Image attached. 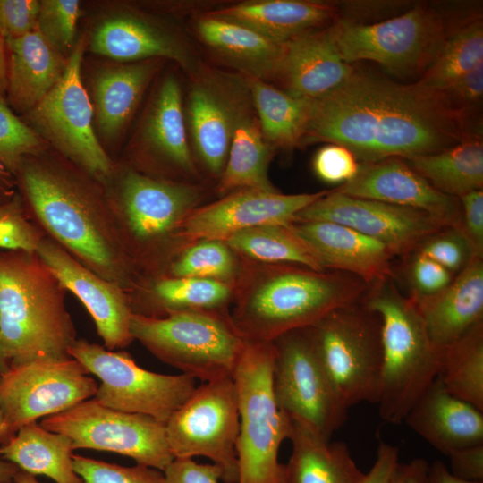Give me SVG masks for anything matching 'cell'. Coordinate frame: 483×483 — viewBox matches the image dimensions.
Returning <instances> with one entry per match:
<instances>
[{
    "instance_id": "cell-1",
    "label": "cell",
    "mask_w": 483,
    "mask_h": 483,
    "mask_svg": "<svg viewBox=\"0 0 483 483\" xmlns=\"http://www.w3.org/2000/svg\"><path fill=\"white\" fill-rule=\"evenodd\" d=\"M470 136L463 111L436 94L355 70L334 91L309 101L302 144L340 145L368 163L436 152Z\"/></svg>"
},
{
    "instance_id": "cell-2",
    "label": "cell",
    "mask_w": 483,
    "mask_h": 483,
    "mask_svg": "<svg viewBox=\"0 0 483 483\" xmlns=\"http://www.w3.org/2000/svg\"><path fill=\"white\" fill-rule=\"evenodd\" d=\"M235 294L231 322L246 342L270 343L357 303L366 283L347 273L290 264L252 268Z\"/></svg>"
},
{
    "instance_id": "cell-3",
    "label": "cell",
    "mask_w": 483,
    "mask_h": 483,
    "mask_svg": "<svg viewBox=\"0 0 483 483\" xmlns=\"http://www.w3.org/2000/svg\"><path fill=\"white\" fill-rule=\"evenodd\" d=\"M36 252L0 250V341L8 367L71 357L64 291Z\"/></svg>"
},
{
    "instance_id": "cell-4",
    "label": "cell",
    "mask_w": 483,
    "mask_h": 483,
    "mask_svg": "<svg viewBox=\"0 0 483 483\" xmlns=\"http://www.w3.org/2000/svg\"><path fill=\"white\" fill-rule=\"evenodd\" d=\"M15 174L36 216L89 269L119 285L125 264L118 235L99 199L61 169L24 157Z\"/></svg>"
},
{
    "instance_id": "cell-5",
    "label": "cell",
    "mask_w": 483,
    "mask_h": 483,
    "mask_svg": "<svg viewBox=\"0 0 483 483\" xmlns=\"http://www.w3.org/2000/svg\"><path fill=\"white\" fill-rule=\"evenodd\" d=\"M379 284L364 302L381 323L382 374L377 404L385 422L398 424L439 375L441 352L432 343L414 301L386 280Z\"/></svg>"
},
{
    "instance_id": "cell-6",
    "label": "cell",
    "mask_w": 483,
    "mask_h": 483,
    "mask_svg": "<svg viewBox=\"0 0 483 483\" xmlns=\"http://www.w3.org/2000/svg\"><path fill=\"white\" fill-rule=\"evenodd\" d=\"M273 364L271 342H246L233 373L239 410L238 483H284L285 464L278 454L292 421L275 402Z\"/></svg>"
},
{
    "instance_id": "cell-7",
    "label": "cell",
    "mask_w": 483,
    "mask_h": 483,
    "mask_svg": "<svg viewBox=\"0 0 483 483\" xmlns=\"http://www.w3.org/2000/svg\"><path fill=\"white\" fill-rule=\"evenodd\" d=\"M130 331L161 361L203 382L233 377L246 343L230 315L204 311L162 318L132 313Z\"/></svg>"
},
{
    "instance_id": "cell-8",
    "label": "cell",
    "mask_w": 483,
    "mask_h": 483,
    "mask_svg": "<svg viewBox=\"0 0 483 483\" xmlns=\"http://www.w3.org/2000/svg\"><path fill=\"white\" fill-rule=\"evenodd\" d=\"M318 355L347 408L377 403L382 374L381 323L358 302L336 309L309 327Z\"/></svg>"
},
{
    "instance_id": "cell-9",
    "label": "cell",
    "mask_w": 483,
    "mask_h": 483,
    "mask_svg": "<svg viewBox=\"0 0 483 483\" xmlns=\"http://www.w3.org/2000/svg\"><path fill=\"white\" fill-rule=\"evenodd\" d=\"M271 343L272 386L278 407L294 423L330 440L345 422L348 409L318 355L309 327L285 333Z\"/></svg>"
},
{
    "instance_id": "cell-10",
    "label": "cell",
    "mask_w": 483,
    "mask_h": 483,
    "mask_svg": "<svg viewBox=\"0 0 483 483\" xmlns=\"http://www.w3.org/2000/svg\"><path fill=\"white\" fill-rule=\"evenodd\" d=\"M69 355L100 384L94 399L123 412L150 416L165 425L196 388L185 374L165 375L145 369L125 352L112 351L86 340H76Z\"/></svg>"
},
{
    "instance_id": "cell-11",
    "label": "cell",
    "mask_w": 483,
    "mask_h": 483,
    "mask_svg": "<svg viewBox=\"0 0 483 483\" xmlns=\"http://www.w3.org/2000/svg\"><path fill=\"white\" fill-rule=\"evenodd\" d=\"M330 29L346 63L369 60L399 74L429 66L449 35L444 18L425 6L372 24L340 20Z\"/></svg>"
},
{
    "instance_id": "cell-12",
    "label": "cell",
    "mask_w": 483,
    "mask_h": 483,
    "mask_svg": "<svg viewBox=\"0 0 483 483\" xmlns=\"http://www.w3.org/2000/svg\"><path fill=\"white\" fill-rule=\"evenodd\" d=\"M165 426L174 459L207 457L220 469L224 483H238L239 410L233 377L196 386Z\"/></svg>"
},
{
    "instance_id": "cell-13",
    "label": "cell",
    "mask_w": 483,
    "mask_h": 483,
    "mask_svg": "<svg viewBox=\"0 0 483 483\" xmlns=\"http://www.w3.org/2000/svg\"><path fill=\"white\" fill-rule=\"evenodd\" d=\"M39 423L69 437L73 450L115 453L162 471L174 459L165 424L150 416L106 407L94 398L46 417Z\"/></svg>"
},
{
    "instance_id": "cell-14",
    "label": "cell",
    "mask_w": 483,
    "mask_h": 483,
    "mask_svg": "<svg viewBox=\"0 0 483 483\" xmlns=\"http://www.w3.org/2000/svg\"><path fill=\"white\" fill-rule=\"evenodd\" d=\"M98 385L72 357L40 359L0 376V413L10 438L21 427L93 398Z\"/></svg>"
},
{
    "instance_id": "cell-15",
    "label": "cell",
    "mask_w": 483,
    "mask_h": 483,
    "mask_svg": "<svg viewBox=\"0 0 483 483\" xmlns=\"http://www.w3.org/2000/svg\"><path fill=\"white\" fill-rule=\"evenodd\" d=\"M86 40L73 47L52 89L26 115L33 131L89 174L105 178L111 162L92 127V106L80 79Z\"/></svg>"
},
{
    "instance_id": "cell-16",
    "label": "cell",
    "mask_w": 483,
    "mask_h": 483,
    "mask_svg": "<svg viewBox=\"0 0 483 483\" xmlns=\"http://www.w3.org/2000/svg\"><path fill=\"white\" fill-rule=\"evenodd\" d=\"M326 221L351 227L386 245L395 255L410 252L445 226L409 208L349 196L335 190L304 208L292 223Z\"/></svg>"
},
{
    "instance_id": "cell-17",
    "label": "cell",
    "mask_w": 483,
    "mask_h": 483,
    "mask_svg": "<svg viewBox=\"0 0 483 483\" xmlns=\"http://www.w3.org/2000/svg\"><path fill=\"white\" fill-rule=\"evenodd\" d=\"M283 194L277 191L243 189L211 204L197 207L183 220L180 234L187 241H225L233 233L263 225H288L297 213L325 195Z\"/></svg>"
},
{
    "instance_id": "cell-18",
    "label": "cell",
    "mask_w": 483,
    "mask_h": 483,
    "mask_svg": "<svg viewBox=\"0 0 483 483\" xmlns=\"http://www.w3.org/2000/svg\"><path fill=\"white\" fill-rule=\"evenodd\" d=\"M335 191L425 212L443 225L462 232L461 203L445 194L399 157L360 163L356 175ZM463 233V232H462Z\"/></svg>"
},
{
    "instance_id": "cell-19",
    "label": "cell",
    "mask_w": 483,
    "mask_h": 483,
    "mask_svg": "<svg viewBox=\"0 0 483 483\" xmlns=\"http://www.w3.org/2000/svg\"><path fill=\"white\" fill-rule=\"evenodd\" d=\"M36 253L61 285L86 307L106 348L114 351L131 343L132 310L119 285L97 275L52 241L41 240Z\"/></svg>"
},
{
    "instance_id": "cell-20",
    "label": "cell",
    "mask_w": 483,
    "mask_h": 483,
    "mask_svg": "<svg viewBox=\"0 0 483 483\" xmlns=\"http://www.w3.org/2000/svg\"><path fill=\"white\" fill-rule=\"evenodd\" d=\"M221 77L230 112L231 142L217 191H276L267 173L274 149L263 137L247 84L242 76Z\"/></svg>"
},
{
    "instance_id": "cell-21",
    "label": "cell",
    "mask_w": 483,
    "mask_h": 483,
    "mask_svg": "<svg viewBox=\"0 0 483 483\" xmlns=\"http://www.w3.org/2000/svg\"><path fill=\"white\" fill-rule=\"evenodd\" d=\"M122 199L129 227L140 241L162 239L180 233L187 216L201 199L198 186L152 179L129 172L122 185Z\"/></svg>"
},
{
    "instance_id": "cell-22",
    "label": "cell",
    "mask_w": 483,
    "mask_h": 483,
    "mask_svg": "<svg viewBox=\"0 0 483 483\" xmlns=\"http://www.w3.org/2000/svg\"><path fill=\"white\" fill-rule=\"evenodd\" d=\"M323 269L354 275L366 284L387 280L392 274L390 248L351 227L333 222L292 223Z\"/></svg>"
},
{
    "instance_id": "cell-23",
    "label": "cell",
    "mask_w": 483,
    "mask_h": 483,
    "mask_svg": "<svg viewBox=\"0 0 483 483\" xmlns=\"http://www.w3.org/2000/svg\"><path fill=\"white\" fill-rule=\"evenodd\" d=\"M354 72L342 58L329 27L284 44L276 78L287 94L311 101L334 91Z\"/></svg>"
},
{
    "instance_id": "cell-24",
    "label": "cell",
    "mask_w": 483,
    "mask_h": 483,
    "mask_svg": "<svg viewBox=\"0 0 483 483\" xmlns=\"http://www.w3.org/2000/svg\"><path fill=\"white\" fill-rule=\"evenodd\" d=\"M403 421L445 455L483 444V411L450 394L438 376Z\"/></svg>"
},
{
    "instance_id": "cell-25",
    "label": "cell",
    "mask_w": 483,
    "mask_h": 483,
    "mask_svg": "<svg viewBox=\"0 0 483 483\" xmlns=\"http://www.w3.org/2000/svg\"><path fill=\"white\" fill-rule=\"evenodd\" d=\"M413 301L432 343L442 352L483 322L482 257L474 256L440 292Z\"/></svg>"
},
{
    "instance_id": "cell-26",
    "label": "cell",
    "mask_w": 483,
    "mask_h": 483,
    "mask_svg": "<svg viewBox=\"0 0 483 483\" xmlns=\"http://www.w3.org/2000/svg\"><path fill=\"white\" fill-rule=\"evenodd\" d=\"M91 50L120 61L164 57L191 69L192 56L173 34L139 14L124 13L104 20L94 30Z\"/></svg>"
},
{
    "instance_id": "cell-27",
    "label": "cell",
    "mask_w": 483,
    "mask_h": 483,
    "mask_svg": "<svg viewBox=\"0 0 483 483\" xmlns=\"http://www.w3.org/2000/svg\"><path fill=\"white\" fill-rule=\"evenodd\" d=\"M6 101L21 113L31 110L61 78L67 60L39 32L5 40Z\"/></svg>"
},
{
    "instance_id": "cell-28",
    "label": "cell",
    "mask_w": 483,
    "mask_h": 483,
    "mask_svg": "<svg viewBox=\"0 0 483 483\" xmlns=\"http://www.w3.org/2000/svg\"><path fill=\"white\" fill-rule=\"evenodd\" d=\"M336 13L335 5L328 3L262 0L233 4L207 13L248 27L276 44L284 45L298 36L317 30Z\"/></svg>"
},
{
    "instance_id": "cell-29",
    "label": "cell",
    "mask_w": 483,
    "mask_h": 483,
    "mask_svg": "<svg viewBox=\"0 0 483 483\" xmlns=\"http://www.w3.org/2000/svg\"><path fill=\"white\" fill-rule=\"evenodd\" d=\"M187 118L200 162L211 174L221 176L231 142V118L221 73L199 78L192 84Z\"/></svg>"
},
{
    "instance_id": "cell-30",
    "label": "cell",
    "mask_w": 483,
    "mask_h": 483,
    "mask_svg": "<svg viewBox=\"0 0 483 483\" xmlns=\"http://www.w3.org/2000/svg\"><path fill=\"white\" fill-rule=\"evenodd\" d=\"M201 40L243 76L276 78L283 46L239 23L206 13L195 24Z\"/></svg>"
},
{
    "instance_id": "cell-31",
    "label": "cell",
    "mask_w": 483,
    "mask_h": 483,
    "mask_svg": "<svg viewBox=\"0 0 483 483\" xmlns=\"http://www.w3.org/2000/svg\"><path fill=\"white\" fill-rule=\"evenodd\" d=\"M284 483H362L365 473L343 442H330L292 421Z\"/></svg>"
},
{
    "instance_id": "cell-32",
    "label": "cell",
    "mask_w": 483,
    "mask_h": 483,
    "mask_svg": "<svg viewBox=\"0 0 483 483\" xmlns=\"http://www.w3.org/2000/svg\"><path fill=\"white\" fill-rule=\"evenodd\" d=\"M72 452L69 437L38 421L24 425L0 445L2 458L21 470L46 476L55 483H83L74 470Z\"/></svg>"
},
{
    "instance_id": "cell-33",
    "label": "cell",
    "mask_w": 483,
    "mask_h": 483,
    "mask_svg": "<svg viewBox=\"0 0 483 483\" xmlns=\"http://www.w3.org/2000/svg\"><path fill=\"white\" fill-rule=\"evenodd\" d=\"M142 138L159 157L190 175L197 173L187 138L182 94L174 76L165 78L150 105Z\"/></svg>"
},
{
    "instance_id": "cell-34",
    "label": "cell",
    "mask_w": 483,
    "mask_h": 483,
    "mask_svg": "<svg viewBox=\"0 0 483 483\" xmlns=\"http://www.w3.org/2000/svg\"><path fill=\"white\" fill-rule=\"evenodd\" d=\"M153 63L141 61L102 70L93 85L101 133L115 137L134 112L154 73Z\"/></svg>"
},
{
    "instance_id": "cell-35",
    "label": "cell",
    "mask_w": 483,
    "mask_h": 483,
    "mask_svg": "<svg viewBox=\"0 0 483 483\" xmlns=\"http://www.w3.org/2000/svg\"><path fill=\"white\" fill-rule=\"evenodd\" d=\"M411 167L439 191L461 197L483 186V144L470 136L445 149L411 157Z\"/></svg>"
},
{
    "instance_id": "cell-36",
    "label": "cell",
    "mask_w": 483,
    "mask_h": 483,
    "mask_svg": "<svg viewBox=\"0 0 483 483\" xmlns=\"http://www.w3.org/2000/svg\"><path fill=\"white\" fill-rule=\"evenodd\" d=\"M242 76L249 89L266 142L273 149L292 148L302 144L309 101L293 97L264 80Z\"/></svg>"
},
{
    "instance_id": "cell-37",
    "label": "cell",
    "mask_w": 483,
    "mask_h": 483,
    "mask_svg": "<svg viewBox=\"0 0 483 483\" xmlns=\"http://www.w3.org/2000/svg\"><path fill=\"white\" fill-rule=\"evenodd\" d=\"M225 242L234 253L259 263L290 264L326 271L291 224L248 228L233 233Z\"/></svg>"
},
{
    "instance_id": "cell-38",
    "label": "cell",
    "mask_w": 483,
    "mask_h": 483,
    "mask_svg": "<svg viewBox=\"0 0 483 483\" xmlns=\"http://www.w3.org/2000/svg\"><path fill=\"white\" fill-rule=\"evenodd\" d=\"M438 377L450 394L483 411V322L442 350Z\"/></svg>"
},
{
    "instance_id": "cell-39",
    "label": "cell",
    "mask_w": 483,
    "mask_h": 483,
    "mask_svg": "<svg viewBox=\"0 0 483 483\" xmlns=\"http://www.w3.org/2000/svg\"><path fill=\"white\" fill-rule=\"evenodd\" d=\"M482 62V21H471L448 35L416 84L427 91L437 93Z\"/></svg>"
},
{
    "instance_id": "cell-40",
    "label": "cell",
    "mask_w": 483,
    "mask_h": 483,
    "mask_svg": "<svg viewBox=\"0 0 483 483\" xmlns=\"http://www.w3.org/2000/svg\"><path fill=\"white\" fill-rule=\"evenodd\" d=\"M158 307L154 318L179 311H204L227 314L224 307L232 298L227 283L196 277H171L161 280L155 287Z\"/></svg>"
},
{
    "instance_id": "cell-41",
    "label": "cell",
    "mask_w": 483,
    "mask_h": 483,
    "mask_svg": "<svg viewBox=\"0 0 483 483\" xmlns=\"http://www.w3.org/2000/svg\"><path fill=\"white\" fill-rule=\"evenodd\" d=\"M234 252L224 241L199 240L193 242L172 266L175 277H196L227 283L236 275Z\"/></svg>"
},
{
    "instance_id": "cell-42",
    "label": "cell",
    "mask_w": 483,
    "mask_h": 483,
    "mask_svg": "<svg viewBox=\"0 0 483 483\" xmlns=\"http://www.w3.org/2000/svg\"><path fill=\"white\" fill-rule=\"evenodd\" d=\"M41 146L33 129L15 115L6 101H1L0 165L15 174L21 161L38 152Z\"/></svg>"
},
{
    "instance_id": "cell-43",
    "label": "cell",
    "mask_w": 483,
    "mask_h": 483,
    "mask_svg": "<svg viewBox=\"0 0 483 483\" xmlns=\"http://www.w3.org/2000/svg\"><path fill=\"white\" fill-rule=\"evenodd\" d=\"M73 468L83 483H165L162 470L137 463L127 467L73 454Z\"/></svg>"
},
{
    "instance_id": "cell-44",
    "label": "cell",
    "mask_w": 483,
    "mask_h": 483,
    "mask_svg": "<svg viewBox=\"0 0 483 483\" xmlns=\"http://www.w3.org/2000/svg\"><path fill=\"white\" fill-rule=\"evenodd\" d=\"M80 13L76 0L39 1L38 30L61 53L72 47Z\"/></svg>"
},
{
    "instance_id": "cell-45",
    "label": "cell",
    "mask_w": 483,
    "mask_h": 483,
    "mask_svg": "<svg viewBox=\"0 0 483 483\" xmlns=\"http://www.w3.org/2000/svg\"><path fill=\"white\" fill-rule=\"evenodd\" d=\"M419 247V253L440 264L453 275L460 273L478 255L464 233L454 228L435 233Z\"/></svg>"
},
{
    "instance_id": "cell-46",
    "label": "cell",
    "mask_w": 483,
    "mask_h": 483,
    "mask_svg": "<svg viewBox=\"0 0 483 483\" xmlns=\"http://www.w3.org/2000/svg\"><path fill=\"white\" fill-rule=\"evenodd\" d=\"M41 240L26 218L19 196L0 203V249L36 252Z\"/></svg>"
},
{
    "instance_id": "cell-47",
    "label": "cell",
    "mask_w": 483,
    "mask_h": 483,
    "mask_svg": "<svg viewBox=\"0 0 483 483\" xmlns=\"http://www.w3.org/2000/svg\"><path fill=\"white\" fill-rule=\"evenodd\" d=\"M359 165L358 159L348 148L336 144L321 148L313 159L316 175L327 183H345L356 175Z\"/></svg>"
},
{
    "instance_id": "cell-48",
    "label": "cell",
    "mask_w": 483,
    "mask_h": 483,
    "mask_svg": "<svg viewBox=\"0 0 483 483\" xmlns=\"http://www.w3.org/2000/svg\"><path fill=\"white\" fill-rule=\"evenodd\" d=\"M39 1L0 0V38L22 37L38 28Z\"/></svg>"
},
{
    "instance_id": "cell-49",
    "label": "cell",
    "mask_w": 483,
    "mask_h": 483,
    "mask_svg": "<svg viewBox=\"0 0 483 483\" xmlns=\"http://www.w3.org/2000/svg\"><path fill=\"white\" fill-rule=\"evenodd\" d=\"M414 289L413 300L435 295L447 287L453 279V274L433 259L417 253L410 270Z\"/></svg>"
},
{
    "instance_id": "cell-50",
    "label": "cell",
    "mask_w": 483,
    "mask_h": 483,
    "mask_svg": "<svg viewBox=\"0 0 483 483\" xmlns=\"http://www.w3.org/2000/svg\"><path fill=\"white\" fill-rule=\"evenodd\" d=\"M435 94L461 111L467 105L478 103L483 95V62Z\"/></svg>"
},
{
    "instance_id": "cell-51",
    "label": "cell",
    "mask_w": 483,
    "mask_h": 483,
    "mask_svg": "<svg viewBox=\"0 0 483 483\" xmlns=\"http://www.w3.org/2000/svg\"><path fill=\"white\" fill-rule=\"evenodd\" d=\"M165 483H218L220 469L211 463H198L191 458L174 459L163 471Z\"/></svg>"
},
{
    "instance_id": "cell-52",
    "label": "cell",
    "mask_w": 483,
    "mask_h": 483,
    "mask_svg": "<svg viewBox=\"0 0 483 483\" xmlns=\"http://www.w3.org/2000/svg\"><path fill=\"white\" fill-rule=\"evenodd\" d=\"M462 232L476 254H483V191L476 190L460 197Z\"/></svg>"
},
{
    "instance_id": "cell-53",
    "label": "cell",
    "mask_w": 483,
    "mask_h": 483,
    "mask_svg": "<svg viewBox=\"0 0 483 483\" xmlns=\"http://www.w3.org/2000/svg\"><path fill=\"white\" fill-rule=\"evenodd\" d=\"M450 472L456 478L483 482V444L452 451L447 454Z\"/></svg>"
},
{
    "instance_id": "cell-54",
    "label": "cell",
    "mask_w": 483,
    "mask_h": 483,
    "mask_svg": "<svg viewBox=\"0 0 483 483\" xmlns=\"http://www.w3.org/2000/svg\"><path fill=\"white\" fill-rule=\"evenodd\" d=\"M399 450L382 440L378 442L376 461L365 473L362 483H387L399 462Z\"/></svg>"
},
{
    "instance_id": "cell-55",
    "label": "cell",
    "mask_w": 483,
    "mask_h": 483,
    "mask_svg": "<svg viewBox=\"0 0 483 483\" xmlns=\"http://www.w3.org/2000/svg\"><path fill=\"white\" fill-rule=\"evenodd\" d=\"M429 463L423 458L398 462L387 483H425Z\"/></svg>"
},
{
    "instance_id": "cell-56",
    "label": "cell",
    "mask_w": 483,
    "mask_h": 483,
    "mask_svg": "<svg viewBox=\"0 0 483 483\" xmlns=\"http://www.w3.org/2000/svg\"><path fill=\"white\" fill-rule=\"evenodd\" d=\"M425 483H483L471 482L454 477L449 468L440 461H435L428 465Z\"/></svg>"
},
{
    "instance_id": "cell-57",
    "label": "cell",
    "mask_w": 483,
    "mask_h": 483,
    "mask_svg": "<svg viewBox=\"0 0 483 483\" xmlns=\"http://www.w3.org/2000/svg\"><path fill=\"white\" fill-rule=\"evenodd\" d=\"M7 68L8 64L5 41L0 38V102L6 101Z\"/></svg>"
},
{
    "instance_id": "cell-58",
    "label": "cell",
    "mask_w": 483,
    "mask_h": 483,
    "mask_svg": "<svg viewBox=\"0 0 483 483\" xmlns=\"http://www.w3.org/2000/svg\"><path fill=\"white\" fill-rule=\"evenodd\" d=\"M20 469L4 460L0 455V483H14V478Z\"/></svg>"
},
{
    "instance_id": "cell-59",
    "label": "cell",
    "mask_w": 483,
    "mask_h": 483,
    "mask_svg": "<svg viewBox=\"0 0 483 483\" xmlns=\"http://www.w3.org/2000/svg\"><path fill=\"white\" fill-rule=\"evenodd\" d=\"M14 483H40L37 480L36 476L19 470L14 478Z\"/></svg>"
},
{
    "instance_id": "cell-60",
    "label": "cell",
    "mask_w": 483,
    "mask_h": 483,
    "mask_svg": "<svg viewBox=\"0 0 483 483\" xmlns=\"http://www.w3.org/2000/svg\"><path fill=\"white\" fill-rule=\"evenodd\" d=\"M8 364L6 362V360L4 358V352H3V349H2V345H1V341H0V376L4 373L7 369H8Z\"/></svg>"
},
{
    "instance_id": "cell-61",
    "label": "cell",
    "mask_w": 483,
    "mask_h": 483,
    "mask_svg": "<svg viewBox=\"0 0 483 483\" xmlns=\"http://www.w3.org/2000/svg\"><path fill=\"white\" fill-rule=\"evenodd\" d=\"M9 439L2 420L1 413H0V445L7 442Z\"/></svg>"
},
{
    "instance_id": "cell-62",
    "label": "cell",
    "mask_w": 483,
    "mask_h": 483,
    "mask_svg": "<svg viewBox=\"0 0 483 483\" xmlns=\"http://www.w3.org/2000/svg\"><path fill=\"white\" fill-rule=\"evenodd\" d=\"M4 169V166L0 165V174ZM0 195H1V185H0Z\"/></svg>"
}]
</instances>
